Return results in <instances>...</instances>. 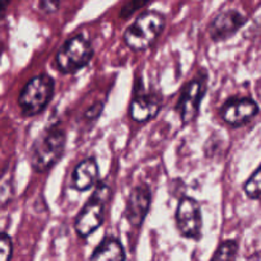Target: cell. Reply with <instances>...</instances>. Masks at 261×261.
<instances>
[{
	"label": "cell",
	"mask_w": 261,
	"mask_h": 261,
	"mask_svg": "<svg viewBox=\"0 0 261 261\" xmlns=\"http://www.w3.org/2000/svg\"><path fill=\"white\" fill-rule=\"evenodd\" d=\"M165 15L155 10L142 13L124 32V42L133 51H144L157 41L165 28Z\"/></svg>",
	"instance_id": "cell-2"
},
{
	"label": "cell",
	"mask_w": 261,
	"mask_h": 261,
	"mask_svg": "<svg viewBox=\"0 0 261 261\" xmlns=\"http://www.w3.org/2000/svg\"><path fill=\"white\" fill-rule=\"evenodd\" d=\"M40 9L46 14L55 13L60 7V0H40Z\"/></svg>",
	"instance_id": "cell-18"
},
{
	"label": "cell",
	"mask_w": 261,
	"mask_h": 261,
	"mask_svg": "<svg viewBox=\"0 0 261 261\" xmlns=\"http://www.w3.org/2000/svg\"><path fill=\"white\" fill-rule=\"evenodd\" d=\"M152 204V194L145 184L135 186L129 194L125 205V218L133 227H140L148 216Z\"/></svg>",
	"instance_id": "cell-10"
},
{
	"label": "cell",
	"mask_w": 261,
	"mask_h": 261,
	"mask_svg": "<svg viewBox=\"0 0 261 261\" xmlns=\"http://www.w3.org/2000/svg\"><path fill=\"white\" fill-rule=\"evenodd\" d=\"M93 47L84 36L75 35L64 42L55 56L58 70L63 74H75L91 63Z\"/></svg>",
	"instance_id": "cell-5"
},
{
	"label": "cell",
	"mask_w": 261,
	"mask_h": 261,
	"mask_svg": "<svg viewBox=\"0 0 261 261\" xmlns=\"http://www.w3.org/2000/svg\"><path fill=\"white\" fill-rule=\"evenodd\" d=\"M55 93V81L48 74L31 78L20 91L18 105L23 116L32 117L45 111Z\"/></svg>",
	"instance_id": "cell-4"
},
{
	"label": "cell",
	"mask_w": 261,
	"mask_h": 261,
	"mask_svg": "<svg viewBox=\"0 0 261 261\" xmlns=\"http://www.w3.org/2000/svg\"><path fill=\"white\" fill-rule=\"evenodd\" d=\"M13 255L12 239L7 233L0 232V261H10Z\"/></svg>",
	"instance_id": "cell-17"
},
{
	"label": "cell",
	"mask_w": 261,
	"mask_h": 261,
	"mask_svg": "<svg viewBox=\"0 0 261 261\" xmlns=\"http://www.w3.org/2000/svg\"><path fill=\"white\" fill-rule=\"evenodd\" d=\"M259 114V106L251 98H229L221 107V116L227 125L241 127Z\"/></svg>",
	"instance_id": "cell-9"
},
{
	"label": "cell",
	"mask_w": 261,
	"mask_h": 261,
	"mask_svg": "<svg viewBox=\"0 0 261 261\" xmlns=\"http://www.w3.org/2000/svg\"><path fill=\"white\" fill-rule=\"evenodd\" d=\"M125 249L119 239L106 236L94 249L89 261H125Z\"/></svg>",
	"instance_id": "cell-13"
},
{
	"label": "cell",
	"mask_w": 261,
	"mask_h": 261,
	"mask_svg": "<svg viewBox=\"0 0 261 261\" xmlns=\"http://www.w3.org/2000/svg\"><path fill=\"white\" fill-rule=\"evenodd\" d=\"M2 51H3V48L0 47V56H2Z\"/></svg>",
	"instance_id": "cell-21"
},
{
	"label": "cell",
	"mask_w": 261,
	"mask_h": 261,
	"mask_svg": "<svg viewBox=\"0 0 261 261\" xmlns=\"http://www.w3.org/2000/svg\"><path fill=\"white\" fill-rule=\"evenodd\" d=\"M102 110H103V103L102 102H96L93 106H91L88 109V111L86 112V119L88 120H96L99 115L102 114Z\"/></svg>",
	"instance_id": "cell-19"
},
{
	"label": "cell",
	"mask_w": 261,
	"mask_h": 261,
	"mask_svg": "<svg viewBox=\"0 0 261 261\" xmlns=\"http://www.w3.org/2000/svg\"><path fill=\"white\" fill-rule=\"evenodd\" d=\"M99 181V168L96 158H86L75 166L71 173V188L76 191L89 190Z\"/></svg>",
	"instance_id": "cell-12"
},
{
	"label": "cell",
	"mask_w": 261,
	"mask_h": 261,
	"mask_svg": "<svg viewBox=\"0 0 261 261\" xmlns=\"http://www.w3.org/2000/svg\"><path fill=\"white\" fill-rule=\"evenodd\" d=\"M111 190L105 182L97 184L93 194L87 200L74 221V229L82 239H87L102 226L105 219V209L109 201Z\"/></svg>",
	"instance_id": "cell-3"
},
{
	"label": "cell",
	"mask_w": 261,
	"mask_h": 261,
	"mask_svg": "<svg viewBox=\"0 0 261 261\" xmlns=\"http://www.w3.org/2000/svg\"><path fill=\"white\" fill-rule=\"evenodd\" d=\"M247 22V18L237 9H227L219 12L209 23L208 32L211 40L221 42L231 38Z\"/></svg>",
	"instance_id": "cell-8"
},
{
	"label": "cell",
	"mask_w": 261,
	"mask_h": 261,
	"mask_svg": "<svg viewBox=\"0 0 261 261\" xmlns=\"http://www.w3.org/2000/svg\"><path fill=\"white\" fill-rule=\"evenodd\" d=\"M239 244L234 240H226L217 247L211 261H236Z\"/></svg>",
	"instance_id": "cell-14"
},
{
	"label": "cell",
	"mask_w": 261,
	"mask_h": 261,
	"mask_svg": "<svg viewBox=\"0 0 261 261\" xmlns=\"http://www.w3.org/2000/svg\"><path fill=\"white\" fill-rule=\"evenodd\" d=\"M245 194L252 200H260L261 199V166L250 176L244 186Z\"/></svg>",
	"instance_id": "cell-15"
},
{
	"label": "cell",
	"mask_w": 261,
	"mask_h": 261,
	"mask_svg": "<svg viewBox=\"0 0 261 261\" xmlns=\"http://www.w3.org/2000/svg\"><path fill=\"white\" fill-rule=\"evenodd\" d=\"M208 88V75L199 73L198 75L185 84L181 96L176 103V112L182 124H191L198 117L200 105Z\"/></svg>",
	"instance_id": "cell-6"
},
{
	"label": "cell",
	"mask_w": 261,
	"mask_h": 261,
	"mask_svg": "<svg viewBox=\"0 0 261 261\" xmlns=\"http://www.w3.org/2000/svg\"><path fill=\"white\" fill-rule=\"evenodd\" d=\"M150 0H127L124 5H122L121 10H120V17L122 19H127L132 17L135 12L140 9V8L145 7Z\"/></svg>",
	"instance_id": "cell-16"
},
{
	"label": "cell",
	"mask_w": 261,
	"mask_h": 261,
	"mask_svg": "<svg viewBox=\"0 0 261 261\" xmlns=\"http://www.w3.org/2000/svg\"><path fill=\"white\" fill-rule=\"evenodd\" d=\"M178 232L185 239L200 240L203 231V214L196 199L182 196L175 214Z\"/></svg>",
	"instance_id": "cell-7"
},
{
	"label": "cell",
	"mask_w": 261,
	"mask_h": 261,
	"mask_svg": "<svg viewBox=\"0 0 261 261\" xmlns=\"http://www.w3.org/2000/svg\"><path fill=\"white\" fill-rule=\"evenodd\" d=\"M162 109V98L154 92L137 89L130 103V116L137 122H148L157 117Z\"/></svg>",
	"instance_id": "cell-11"
},
{
	"label": "cell",
	"mask_w": 261,
	"mask_h": 261,
	"mask_svg": "<svg viewBox=\"0 0 261 261\" xmlns=\"http://www.w3.org/2000/svg\"><path fill=\"white\" fill-rule=\"evenodd\" d=\"M10 2H12V0H0V17H3L4 13L7 12V8L9 7Z\"/></svg>",
	"instance_id": "cell-20"
},
{
	"label": "cell",
	"mask_w": 261,
	"mask_h": 261,
	"mask_svg": "<svg viewBox=\"0 0 261 261\" xmlns=\"http://www.w3.org/2000/svg\"><path fill=\"white\" fill-rule=\"evenodd\" d=\"M65 147V130L56 125L43 130L31 148L30 161L33 171L37 173L48 172L63 158Z\"/></svg>",
	"instance_id": "cell-1"
}]
</instances>
